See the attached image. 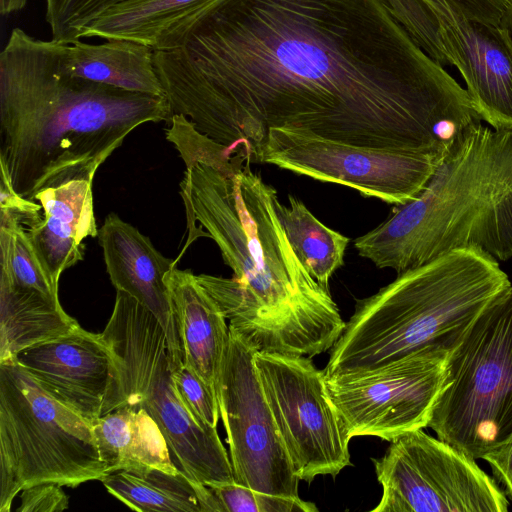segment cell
Masks as SVG:
<instances>
[{"mask_svg":"<svg viewBox=\"0 0 512 512\" xmlns=\"http://www.w3.org/2000/svg\"><path fill=\"white\" fill-rule=\"evenodd\" d=\"M153 50L173 114L251 163L271 128L443 156L481 121L385 0H209Z\"/></svg>","mask_w":512,"mask_h":512,"instance_id":"6da1fadb","label":"cell"},{"mask_svg":"<svg viewBox=\"0 0 512 512\" xmlns=\"http://www.w3.org/2000/svg\"><path fill=\"white\" fill-rule=\"evenodd\" d=\"M188 218L213 239L233 277L196 275L236 330L257 351L312 358L330 350L346 322L330 291L296 256L277 214V190L237 154L234 170L186 164L180 184Z\"/></svg>","mask_w":512,"mask_h":512,"instance_id":"7a4b0ae2","label":"cell"},{"mask_svg":"<svg viewBox=\"0 0 512 512\" xmlns=\"http://www.w3.org/2000/svg\"><path fill=\"white\" fill-rule=\"evenodd\" d=\"M172 116L166 96L69 74L57 42L20 28L0 54V166L26 199L69 181H93L132 130Z\"/></svg>","mask_w":512,"mask_h":512,"instance_id":"3957f363","label":"cell"},{"mask_svg":"<svg viewBox=\"0 0 512 512\" xmlns=\"http://www.w3.org/2000/svg\"><path fill=\"white\" fill-rule=\"evenodd\" d=\"M482 123L454 142L413 200L355 239L361 257L397 274L464 247L512 258V130Z\"/></svg>","mask_w":512,"mask_h":512,"instance_id":"277c9868","label":"cell"},{"mask_svg":"<svg viewBox=\"0 0 512 512\" xmlns=\"http://www.w3.org/2000/svg\"><path fill=\"white\" fill-rule=\"evenodd\" d=\"M512 283L499 261L476 247L441 254L358 299L330 349L327 379L380 368L429 346L453 350Z\"/></svg>","mask_w":512,"mask_h":512,"instance_id":"5b68a950","label":"cell"},{"mask_svg":"<svg viewBox=\"0 0 512 512\" xmlns=\"http://www.w3.org/2000/svg\"><path fill=\"white\" fill-rule=\"evenodd\" d=\"M118 368L115 409L139 405L157 423L179 472L196 483L235 482L230 457L217 428L186 408L173 380L165 331L135 298L117 290L112 315L101 333Z\"/></svg>","mask_w":512,"mask_h":512,"instance_id":"8992f818","label":"cell"},{"mask_svg":"<svg viewBox=\"0 0 512 512\" xmlns=\"http://www.w3.org/2000/svg\"><path fill=\"white\" fill-rule=\"evenodd\" d=\"M106 474L90 423L15 362L0 364V512L25 488L76 487Z\"/></svg>","mask_w":512,"mask_h":512,"instance_id":"52a82bcc","label":"cell"},{"mask_svg":"<svg viewBox=\"0 0 512 512\" xmlns=\"http://www.w3.org/2000/svg\"><path fill=\"white\" fill-rule=\"evenodd\" d=\"M448 384L428 423L473 459L512 436V285L477 318L449 358Z\"/></svg>","mask_w":512,"mask_h":512,"instance_id":"ba28073f","label":"cell"},{"mask_svg":"<svg viewBox=\"0 0 512 512\" xmlns=\"http://www.w3.org/2000/svg\"><path fill=\"white\" fill-rule=\"evenodd\" d=\"M382 497L371 512H506L509 500L475 459L422 429L373 458Z\"/></svg>","mask_w":512,"mask_h":512,"instance_id":"9c48e42d","label":"cell"},{"mask_svg":"<svg viewBox=\"0 0 512 512\" xmlns=\"http://www.w3.org/2000/svg\"><path fill=\"white\" fill-rule=\"evenodd\" d=\"M254 361L297 477L337 476L351 464V439L328 395L324 370L306 356L256 351Z\"/></svg>","mask_w":512,"mask_h":512,"instance_id":"30bf717a","label":"cell"},{"mask_svg":"<svg viewBox=\"0 0 512 512\" xmlns=\"http://www.w3.org/2000/svg\"><path fill=\"white\" fill-rule=\"evenodd\" d=\"M452 350L429 346L380 368L326 378L328 395L350 439L386 441L428 426L448 384Z\"/></svg>","mask_w":512,"mask_h":512,"instance_id":"8fae6325","label":"cell"},{"mask_svg":"<svg viewBox=\"0 0 512 512\" xmlns=\"http://www.w3.org/2000/svg\"><path fill=\"white\" fill-rule=\"evenodd\" d=\"M444 156L359 147L309 133L271 128L260 163L341 184L365 197L400 206L424 189Z\"/></svg>","mask_w":512,"mask_h":512,"instance_id":"7c38bea8","label":"cell"},{"mask_svg":"<svg viewBox=\"0 0 512 512\" xmlns=\"http://www.w3.org/2000/svg\"><path fill=\"white\" fill-rule=\"evenodd\" d=\"M256 351L229 327L218 404L234 481L268 494L300 497V479L258 376L254 361Z\"/></svg>","mask_w":512,"mask_h":512,"instance_id":"4fadbf2b","label":"cell"},{"mask_svg":"<svg viewBox=\"0 0 512 512\" xmlns=\"http://www.w3.org/2000/svg\"><path fill=\"white\" fill-rule=\"evenodd\" d=\"M10 362L22 367L46 394L90 424L115 409L117 362L101 333L78 326L21 350Z\"/></svg>","mask_w":512,"mask_h":512,"instance_id":"5bb4252c","label":"cell"},{"mask_svg":"<svg viewBox=\"0 0 512 512\" xmlns=\"http://www.w3.org/2000/svg\"><path fill=\"white\" fill-rule=\"evenodd\" d=\"M107 273L116 290L126 292L146 307L162 325L171 366L183 362L182 350L165 276L176 267L137 228L110 213L98 232Z\"/></svg>","mask_w":512,"mask_h":512,"instance_id":"9a60e30c","label":"cell"},{"mask_svg":"<svg viewBox=\"0 0 512 512\" xmlns=\"http://www.w3.org/2000/svg\"><path fill=\"white\" fill-rule=\"evenodd\" d=\"M183 363L190 367L218 399L229 326L220 307L190 270L172 268L165 276Z\"/></svg>","mask_w":512,"mask_h":512,"instance_id":"2e32d148","label":"cell"},{"mask_svg":"<svg viewBox=\"0 0 512 512\" xmlns=\"http://www.w3.org/2000/svg\"><path fill=\"white\" fill-rule=\"evenodd\" d=\"M42 219L26 229L44 268L58 286L63 271L81 261L82 241L98 236L92 181L73 180L39 192Z\"/></svg>","mask_w":512,"mask_h":512,"instance_id":"e0dca14e","label":"cell"},{"mask_svg":"<svg viewBox=\"0 0 512 512\" xmlns=\"http://www.w3.org/2000/svg\"><path fill=\"white\" fill-rule=\"evenodd\" d=\"M58 60L73 76L127 91L165 96L154 66V50L144 44L123 39L102 44L80 40L58 43Z\"/></svg>","mask_w":512,"mask_h":512,"instance_id":"ac0fdd59","label":"cell"},{"mask_svg":"<svg viewBox=\"0 0 512 512\" xmlns=\"http://www.w3.org/2000/svg\"><path fill=\"white\" fill-rule=\"evenodd\" d=\"M91 426L106 474L148 467L178 472L160 428L139 405H121Z\"/></svg>","mask_w":512,"mask_h":512,"instance_id":"d6986e66","label":"cell"},{"mask_svg":"<svg viewBox=\"0 0 512 512\" xmlns=\"http://www.w3.org/2000/svg\"><path fill=\"white\" fill-rule=\"evenodd\" d=\"M100 481L107 491L139 512H223L213 491L182 472L157 468L122 469Z\"/></svg>","mask_w":512,"mask_h":512,"instance_id":"ffe728a7","label":"cell"},{"mask_svg":"<svg viewBox=\"0 0 512 512\" xmlns=\"http://www.w3.org/2000/svg\"><path fill=\"white\" fill-rule=\"evenodd\" d=\"M80 326L59 298L0 281V364L21 350L67 334Z\"/></svg>","mask_w":512,"mask_h":512,"instance_id":"44dd1931","label":"cell"},{"mask_svg":"<svg viewBox=\"0 0 512 512\" xmlns=\"http://www.w3.org/2000/svg\"><path fill=\"white\" fill-rule=\"evenodd\" d=\"M208 1H129L105 12L85 29L82 37L129 40L153 49L161 36Z\"/></svg>","mask_w":512,"mask_h":512,"instance_id":"7402d4cb","label":"cell"},{"mask_svg":"<svg viewBox=\"0 0 512 512\" xmlns=\"http://www.w3.org/2000/svg\"><path fill=\"white\" fill-rule=\"evenodd\" d=\"M277 214L300 262L310 275L329 290L334 272L343 265L350 239L320 222L298 198L288 205L277 202Z\"/></svg>","mask_w":512,"mask_h":512,"instance_id":"603a6c76","label":"cell"},{"mask_svg":"<svg viewBox=\"0 0 512 512\" xmlns=\"http://www.w3.org/2000/svg\"><path fill=\"white\" fill-rule=\"evenodd\" d=\"M0 281L58 298L55 285L41 263L26 228L0 213Z\"/></svg>","mask_w":512,"mask_h":512,"instance_id":"cb8c5ba5","label":"cell"},{"mask_svg":"<svg viewBox=\"0 0 512 512\" xmlns=\"http://www.w3.org/2000/svg\"><path fill=\"white\" fill-rule=\"evenodd\" d=\"M133 0H45L46 21L52 40L71 44L85 29L109 9Z\"/></svg>","mask_w":512,"mask_h":512,"instance_id":"d4e9b609","label":"cell"},{"mask_svg":"<svg viewBox=\"0 0 512 512\" xmlns=\"http://www.w3.org/2000/svg\"><path fill=\"white\" fill-rule=\"evenodd\" d=\"M223 512H316L317 506L300 497H287L254 490L236 482L207 485Z\"/></svg>","mask_w":512,"mask_h":512,"instance_id":"484cf974","label":"cell"},{"mask_svg":"<svg viewBox=\"0 0 512 512\" xmlns=\"http://www.w3.org/2000/svg\"><path fill=\"white\" fill-rule=\"evenodd\" d=\"M172 374L179 396L190 413L198 421L217 427L220 417L218 399L208 386L183 362L172 367Z\"/></svg>","mask_w":512,"mask_h":512,"instance_id":"4316f807","label":"cell"},{"mask_svg":"<svg viewBox=\"0 0 512 512\" xmlns=\"http://www.w3.org/2000/svg\"><path fill=\"white\" fill-rule=\"evenodd\" d=\"M0 171V213L14 217L26 229L34 227L43 216L41 204L18 194L14 190L5 168L0 166Z\"/></svg>","mask_w":512,"mask_h":512,"instance_id":"83f0119b","label":"cell"},{"mask_svg":"<svg viewBox=\"0 0 512 512\" xmlns=\"http://www.w3.org/2000/svg\"><path fill=\"white\" fill-rule=\"evenodd\" d=\"M62 485L44 482L21 491L18 512H61L68 508L69 499Z\"/></svg>","mask_w":512,"mask_h":512,"instance_id":"f1b7e54d","label":"cell"},{"mask_svg":"<svg viewBox=\"0 0 512 512\" xmlns=\"http://www.w3.org/2000/svg\"><path fill=\"white\" fill-rule=\"evenodd\" d=\"M483 460L488 462L493 479L512 502V436L487 453Z\"/></svg>","mask_w":512,"mask_h":512,"instance_id":"f546056e","label":"cell"},{"mask_svg":"<svg viewBox=\"0 0 512 512\" xmlns=\"http://www.w3.org/2000/svg\"><path fill=\"white\" fill-rule=\"evenodd\" d=\"M501 27L506 30L512 41V0H510L500 23Z\"/></svg>","mask_w":512,"mask_h":512,"instance_id":"4dcf8cb0","label":"cell"}]
</instances>
